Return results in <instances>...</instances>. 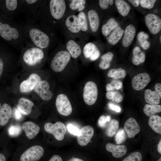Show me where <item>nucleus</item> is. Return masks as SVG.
<instances>
[{"mask_svg": "<svg viewBox=\"0 0 161 161\" xmlns=\"http://www.w3.org/2000/svg\"><path fill=\"white\" fill-rule=\"evenodd\" d=\"M71 58V55L66 50L58 51L51 61L50 64L51 69L57 72L62 71L69 62Z\"/></svg>", "mask_w": 161, "mask_h": 161, "instance_id": "nucleus-1", "label": "nucleus"}, {"mask_svg": "<svg viewBox=\"0 0 161 161\" xmlns=\"http://www.w3.org/2000/svg\"><path fill=\"white\" fill-rule=\"evenodd\" d=\"M44 57L42 49L37 47H32L27 49L23 55L24 62L30 66H35L40 62Z\"/></svg>", "mask_w": 161, "mask_h": 161, "instance_id": "nucleus-2", "label": "nucleus"}, {"mask_svg": "<svg viewBox=\"0 0 161 161\" xmlns=\"http://www.w3.org/2000/svg\"><path fill=\"white\" fill-rule=\"evenodd\" d=\"M30 37L35 46L40 49L47 48L50 43V38L47 34L36 28H32L29 32Z\"/></svg>", "mask_w": 161, "mask_h": 161, "instance_id": "nucleus-3", "label": "nucleus"}, {"mask_svg": "<svg viewBox=\"0 0 161 161\" xmlns=\"http://www.w3.org/2000/svg\"><path fill=\"white\" fill-rule=\"evenodd\" d=\"M49 10L52 18L55 20H61L66 11V5L64 0H51L49 1Z\"/></svg>", "mask_w": 161, "mask_h": 161, "instance_id": "nucleus-4", "label": "nucleus"}, {"mask_svg": "<svg viewBox=\"0 0 161 161\" xmlns=\"http://www.w3.org/2000/svg\"><path fill=\"white\" fill-rule=\"evenodd\" d=\"M44 129L47 132L52 134L58 140H63L66 132V127L63 123L58 121L55 123L50 122L46 123Z\"/></svg>", "mask_w": 161, "mask_h": 161, "instance_id": "nucleus-5", "label": "nucleus"}, {"mask_svg": "<svg viewBox=\"0 0 161 161\" xmlns=\"http://www.w3.org/2000/svg\"><path fill=\"white\" fill-rule=\"evenodd\" d=\"M97 86L94 82L89 81L85 85L83 97L85 103L88 105H92L96 102L98 96Z\"/></svg>", "mask_w": 161, "mask_h": 161, "instance_id": "nucleus-6", "label": "nucleus"}, {"mask_svg": "<svg viewBox=\"0 0 161 161\" xmlns=\"http://www.w3.org/2000/svg\"><path fill=\"white\" fill-rule=\"evenodd\" d=\"M55 105L58 113L63 116H68L72 112V108L70 100L64 94H61L57 96Z\"/></svg>", "mask_w": 161, "mask_h": 161, "instance_id": "nucleus-7", "label": "nucleus"}, {"mask_svg": "<svg viewBox=\"0 0 161 161\" xmlns=\"http://www.w3.org/2000/svg\"><path fill=\"white\" fill-rule=\"evenodd\" d=\"M44 153L43 148L40 145L31 147L24 151L21 155L20 161H38Z\"/></svg>", "mask_w": 161, "mask_h": 161, "instance_id": "nucleus-8", "label": "nucleus"}, {"mask_svg": "<svg viewBox=\"0 0 161 161\" xmlns=\"http://www.w3.org/2000/svg\"><path fill=\"white\" fill-rule=\"evenodd\" d=\"M145 22L150 32L153 34H157L161 29V19L153 13L147 14L145 18Z\"/></svg>", "mask_w": 161, "mask_h": 161, "instance_id": "nucleus-9", "label": "nucleus"}, {"mask_svg": "<svg viewBox=\"0 0 161 161\" xmlns=\"http://www.w3.org/2000/svg\"><path fill=\"white\" fill-rule=\"evenodd\" d=\"M50 85L46 80H41L36 84L33 90L43 100L47 101L52 97V93L49 90Z\"/></svg>", "mask_w": 161, "mask_h": 161, "instance_id": "nucleus-10", "label": "nucleus"}, {"mask_svg": "<svg viewBox=\"0 0 161 161\" xmlns=\"http://www.w3.org/2000/svg\"><path fill=\"white\" fill-rule=\"evenodd\" d=\"M0 35L7 41L17 40L19 36V32L16 28L11 27L7 23L3 24L0 22Z\"/></svg>", "mask_w": 161, "mask_h": 161, "instance_id": "nucleus-11", "label": "nucleus"}, {"mask_svg": "<svg viewBox=\"0 0 161 161\" xmlns=\"http://www.w3.org/2000/svg\"><path fill=\"white\" fill-rule=\"evenodd\" d=\"M40 76L36 73L31 74L26 80L22 81L20 84L19 89L23 93H27L33 90L38 82L41 81Z\"/></svg>", "mask_w": 161, "mask_h": 161, "instance_id": "nucleus-12", "label": "nucleus"}, {"mask_svg": "<svg viewBox=\"0 0 161 161\" xmlns=\"http://www.w3.org/2000/svg\"><path fill=\"white\" fill-rule=\"evenodd\" d=\"M94 133V129L90 126L87 125L82 127L80 129V134L77 136L78 144L81 146H85L90 141Z\"/></svg>", "mask_w": 161, "mask_h": 161, "instance_id": "nucleus-13", "label": "nucleus"}, {"mask_svg": "<svg viewBox=\"0 0 161 161\" xmlns=\"http://www.w3.org/2000/svg\"><path fill=\"white\" fill-rule=\"evenodd\" d=\"M151 80V77L146 72L140 73L133 78L132 85L136 90H140L144 88L149 83Z\"/></svg>", "mask_w": 161, "mask_h": 161, "instance_id": "nucleus-14", "label": "nucleus"}, {"mask_svg": "<svg viewBox=\"0 0 161 161\" xmlns=\"http://www.w3.org/2000/svg\"><path fill=\"white\" fill-rule=\"evenodd\" d=\"M124 129L127 136L129 138H133L140 131L139 125L136 120L133 118H128L125 122Z\"/></svg>", "mask_w": 161, "mask_h": 161, "instance_id": "nucleus-15", "label": "nucleus"}, {"mask_svg": "<svg viewBox=\"0 0 161 161\" xmlns=\"http://www.w3.org/2000/svg\"><path fill=\"white\" fill-rule=\"evenodd\" d=\"M65 24L67 30L72 33L77 34L81 31L78 17L75 14H71L67 17Z\"/></svg>", "mask_w": 161, "mask_h": 161, "instance_id": "nucleus-16", "label": "nucleus"}, {"mask_svg": "<svg viewBox=\"0 0 161 161\" xmlns=\"http://www.w3.org/2000/svg\"><path fill=\"white\" fill-rule=\"evenodd\" d=\"M83 53L85 57L92 61L96 60L100 55V52L96 46L92 42H88L84 45Z\"/></svg>", "mask_w": 161, "mask_h": 161, "instance_id": "nucleus-17", "label": "nucleus"}, {"mask_svg": "<svg viewBox=\"0 0 161 161\" xmlns=\"http://www.w3.org/2000/svg\"><path fill=\"white\" fill-rule=\"evenodd\" d=\"M22 127L26 137L30 140L33 139L37 135L40 129L38 125L30 121L23 123Z\"/></svg>", "mask_w": 161, "mask_h": 161, "instance_id": "nucleus-18", "label": "nucleus"}, {"mask_svg": "<svg viewBox=\"0 0 161 161\" xmlns=\"http://www.w3.org/2000/svg\"><path fill=\"white\" fill-rule=\"evenodd\" d=\"M87 19L91 30L93 32H96L98 30L100 24L98 13L94 9L89 10L87 13Z\"/></svg>", "mask_w": 161, "mask_h": 161, "instance_id": "nucleus-19", "label": "nucleus"}, {"mask_svg": "<svg viewBox=\"0 0 161 161\" xmlns=\"http://www.w3.org/2000/svg\"><path fill=\"white\" fill-rule=\"evenodd\" d=\"M136 32V28L133 24H129L126 27L122 40V44L124 47H127L131 44L135 36Z\"/></svg>", "mask_w": 161, "mask_h": 161, "instance_id": "nucleus-20", "label": "nucleus"}, {"mask_svg": "<svg viewBox=\"0 0 161 161\" xmlns=\"http://www.w3.org/2000/svg\"><path fill=\"white\" fill-rule=\"evenodd\" d=\"M106 150L111 152L115 158H119L124 155L127 151L126 146L124 145H116L111 143H107L106 146Z\"/></svg>", "mask_w": 161, "mask_h": 161, "instance_id": "nucleus-21", "label": "nucleus"}, {"mask_svg": "<svg viewBox=\"0 0 161 161\" xmlns=\"http://www.w3.org/2000/svg\"><path fill=\"white\" fill-rule=\"evenodd\" d=\"M34 105V103L30 100L21 98L18 100L17 107L20 113L27 115L31 113Z\"/></svg>", "mask_w": 161, "mask_h": 161, "instance_id": "nucleus-22", "label": "nucleus"}, {"mask_svg": "<svg viewBox=\"0 0 161 161\" xmlns=\"http://www.w3.org/2000/svg\"><path fill=\"white\" fill-rule=\"evenodd\" d=\"M66 49L72 58L76 59L80 55L81 47L76 41L72 39L69 40L66 44Z\"/></svg>", "mask_w": 161, "mask_h": 161, "instance_id": "nucleus-23", "label": "nucleus"}, {"mask_svg": "<svg viewBox=\"0 0 161 161\" xmlns=\"http://www.w3.org/2000/svg\"><path fill=\"white\" fill-rule=\"evenodd\" d=\"M12 114V110L11 106L7 103L3 104L0 110V126L6 124Z\"/></svg>", "mask_w": 161, "mask_h": 161, "instance_id": "nucleus-24", "label": "nucleus"}, {"mask_svg": "<svg viewBox=\"0 0 161 161\" xmlns=\"http://www.w3.org/2000/svg\"><path fill=\"white\" fill-rule=\"evenodd\" d=\"M160 97L155 91L149 89H146L144 92V98L146 103L150 104L157 105L160 102Z\"/></svg>", "mask_w": 161, "mask_h": 161, "instance_id": "nucleus-25", "label": "nucleus"}, {"mask_svg": "<svg viewBox=\"0 0 161 161\" xmlns=\"http://www.w3.org/2000/svg\"><path fill=\"white\" fill-rule=\"evenodd\" d=\"M132 62L134 65H139L143 63L145 59V53L138 47H135L132 50Z\"/></svg>", "mask_w": 161, "mask_h": 161, "instance_id": "nucleus-26", "label": "nucleus"}, {"mask_svg": "<svg viewBox=\"0 0 161 161\" xmlns=\"http://www.w3.org/2000/svg\"><path fill=\"white\" fill-rule=\"evenodd\" d=\"M124 32V30L121 27H117L110 33L108 38V42L111 45H115L121 38Z\"/></svg>", "mask_w": 161, "mask_h": 161, "instance_id": "nucleus-27", "label": "nucleus"}, {"mask_svg": "<svg viewBox=\"0 0 161 161\" xmlns=\"http://www.w3.org/2000/svg\"><path fill=\"white\" fill-rule=\"evenodd\" d=\"M118 23L113 18H109L107 22L103 24L101 28L103 34L107 36L112 32V30L118 26Z\"/></svg>", "mask_w": 161, "mask_h": 161, "instance_id": "nucleus-28", "label": "nucleus"}, {"mask_svg": "<svg viewBox=\"0 0 161 161\" xmlns=\"http://www.w3.org/2000/svg\"><path fill=\"white\" fill-rule=\"evenodd\" d=\"M148 124L155 132L161 134V117L158 115H154L150 117Z\"/></svg>", "mask_w": 161, "mask_h": 161, "instance_id": "nucleus-29", "label": "nucleus"}, {"mask_svg": "<svg viewBox=\"0 0 161 161\" xmlns=\"http://www.w3.org/2000/svg\"><path fill=\"white\" fill-rule=\"evenodd\" d=\"M114 2L120 14L123 17L127 16L131 10V7L128 4L123 0H115Z\"/></svg>", "mask_w": 161, "mask_h": 161, "instance_id": "nucleus-30", "label": "nucleus"}, {"mask_svg": "<svg viewBox=\"0 0 161 161\" xmlns=\"http://www.w3.org/2000/svg\"><path fill=\"white\" fill-rule=\"evenodd\" d=\"M114 56L113 54L111 52H108L102 55L99 64L100 68L104 70L109 68L110 65V62Z\"/></svg>", "mask_w": 161, "mask_h": 161, "instance_id": "nucleus-31", "label": "nucleus"}, {"mask_svg": "<svg viewBox=\"0 0 161 161\" xmlns=\"http://www.w3.org/2000/svg\"><path fill=\"white\" fill-rule=\"evenodd\" d=\"M106 134L109 137H113L116 133L119 126V122L116 119L110 120L106 126Z\"/></svg>", "mask_w": 161, "mask_h": 161, "instance_id": "nucleus-32", "label": "nucleus"}, {"mask_svg": "<svg viewBox=\"0 0 161 161\" xmlns=\"http://www.w3.org/2000/svg\"><path fill=\"white\" fill-rule=\"evenodd\" d=\"M143 112L148 117H151L161 111V105L157 104H146L144 108Z\"/></svg>", "mask_w": 161, "mask_h": 161, "instance_id": "nucleus-33", "label": "nucleus"}, {"mask_svg": "<svg viewBox=\"0 0 161 161\" xmlns=\"http://www.w3.org/2000/svg\"><path fill=\"white\" fill-rule=\"evenodd\" d=\"M86 4L85 0H72L70 1L69 7L72 10L80 12L84 10Z\"/></svg>", "mask_w": 161, "mask_h": 161, "instance_id": "nucleus-34", "label": "nucleus"}, {"mask_svg": "<svg viewBox=\"0 0 161 161\" xmlns=\"http://www.w3.org/2000/svg\"><path fill=\"white\" fill-rule=\"evenodd\" d=\"M137 38L141 47L145 50L148 49L150 47V42L148 41L149 38L148 35L143 31L139 32Z\"/></svg>", "mask_w": 161, "mask_h": 161, "instance_id": "nucleus-35", "label": "nucleus"}, {"mask_svg": "<svg viewBox=\"0 0 161 161\" xmlns=\"http://www.w3.org/2000/svg\"><path fill=\"white\" fill-rule=\"evenodd\" d=\"M107 75L108 77L118 79L125 78L126 76V73L124 69L120 68L109 70Z\"/></svg>", "mask_w": 161, "mask_h": 161, "instance_id": "nucleus-36", "label": "nucleus"}, {"mask_svg": "<svg viewBox=\"0 0 161 161\" xmlns=\"http://www.w3.org/2000/svg\"><path fill=\"white\" fill-rule=\"evenodd\" d=\"M80 25L81 31L86 32L88 29V21L86 15L83 11L79 12L77 16Z\"/></svg>", "mask_w": 161, "mask_h": 161, "instance_id": "nucleus-37", "label": "nucleus"}, {"mask_svg": "<svg viewBox=\"0 0 161 161\" xmlns=\"http://www.w3.org/2000/svg\"><path fill=\"white\" fill-rule=\"evenodd\" d=\"M122 82L118 80H114L106 86V89L108 92L112 91L114 89L119 90L122 88Z\"/></svg>", "mask_w": 161, "mask_h": 161, "instance_id": "nucleus-38", "label": "nucleus"}, {"mask_svg": "<svg viewBox=\"0 0 161 161\" xmlns=\"http://www.w3.org/2000/svg\"><path fill=\"white\" fill-rule=\"evenodd\" d=\"M115 138L117 144H120L123 142L127 138L126 133L125 130L123 129L118 130L116 133Z\"/></svg>", "mask_w": 161, "mask_h": 161, "instance_id": "nucleus-39", "label": "nucleus"}, {"mask_svg": "<svg viewBox=\"0 0 161 161\" xmlns=\"http://www.w3.org/2000/svg\"><path fill=\"white\" fill-rule=\"evenodd\" d=\"M142 155L139 152H135L130 154L122 161H141Z\"/></svg>", "mask_w": 161, "mask_h": 161, "instance_id": "nucleus-40", "label": "nucleus"}, {"mask_svg": "<svg viewBox=\"0 0 161 161\" xmlns=\"http://www.w3.org/2000/svg\"><path fill=\"white\" fill-rule=\"evenodd\" d=\"M21 131V126L18 125H12L10 126L8 129V133L12 137H16L18 135Z\"/></svg>", "mask_w": 161, "mask_h": 161, "instance_id": "nucleus-41", "label": "nucleus"}, {"mask_svg": "<svg viewBox=\"0 0 161 161\" xmlns=\"http://www.w3.org/2000/svg\"><path fill=\"white\" fill-rule=\"evenodd\" d=\"M156 1V0H141L140 4L142 7L150 9L153 7Z\"/></svg>", "mask_w": 161, "mask_h": 161, "instance_id": "nucleus-42", "label": "nucleus"}, {"mask_svg": "<svg viewBox=\"0 0 161 161\" xmlns=\"http://www.w3.org/2000/svg\"><path fill=\"white\" fill-rule=\"evenodd\" d=\"M111 120V117L109 115H102L99 118L98 121V124L100 127L104 128L106 126L107 123Z\"/></svg>", "mask_w": 161, "mask_h": 161, "instance_id": "nucleus-43", "label": "nucleus"}, {"mask_svg": "<svg viewBox=\"0 0 161 161\" xmlns=\"http://www.w3.org/2000/svg\"><path fill=\"white\" fill-rule=\"evenodd\" d=\"M5 4L7 8L10 11H14L17 8L18 1L16 0H6Z\"/></svg>", "mask_w": 161, "mask_h": 161, "instance_id": "nucleus-44", "label": "nucleus"}, {"mask_svg": "<svg viewBox=\"0 0 161 161\" xmlns=\"http://www.w3.org/2000/svg\"><path fill=\"white\" fill-rule=\"evenodd\" d=\"M114 2L113 0H100L99 1V5L102 9L106 10L108 8L109 5H113Z\"/></svg>", "mask_w": 161, "mask_h": 161, "instance_id": "nucleus-45", "label": "nucleus"}, {"mask_svg": "<svg viewBox=\"0 0 161 161\" xmlns=\"http://www.w3.org/2000/svg\"><path fill=\"white\" fill-rule=\"evenodd\" d=\"M67 128L71 134L77 136L79 135L80 130L75 126L72 124H69L67 126Z\"/></svg>", "mask_w": 161, "mask_h": 161, "instance_id": "nucleus-46", "label": "nucleus"}, {"mask_svg": "<svg viewBox=\"0 0 161 161\" xmlns=\"http://www.w3.org/2000/svg\"><path fill=\"white\" fill-rule=\"evenodd\" d=\"M123 97L122 95L119 92L115 91V93L112 101L117 103L121 102L123 100Z\"/></svg>", "mask_w": 161, "mask_h": 161, "instance_id": "nucleus-47", "label": "nucleus"}, {"mask_svg": "<svg viewBox=\"0 0 161 161\" xmlns=\"http://www.w3.org/2000/svg\"><path fill=\"white\" fill-rule=\"evenodd\" d=\"M108 106L110 109L115 111L116 112H120L121 111V109L119 106L114 105L112 103H109Z\"/></svg>", "mask_w": 161, "mask_h": 161, "instance_id": "nucleus-48", "label": "nucleus"}, {"mask_svg": "<svg viewBox=\"0 0 161 161\" xmlns=\"http://www.w3.org/2000/svg\"><path fill=\"white\" fill-rule=\"evenodd\" d=\"M155 91L161 97V83H156L154 86Z\"/></svg>", "mask_w": 161, "mask_h": 161, "instance_id": "nucleus-49", "label": "nucleus"}, {"mask_svg": "<svg viewBox=\"0 0 161 161\" xmlns=\"http://www.w3.org/2000/svg\"><path fill=\"white\" fill-rule=\"evenodd\" d=\"M115 93V91L108 92L106 94V98L109 100H112L113 98Z\"/></svg>", "mask_w": 161, "mask_h": 161, "instance_id": "nucleus-50", "label": "nucleus"}, {"mask_svg": "<svg viewBox=\"0 0 161 161\" xmlns=\"http://www.w3.org/2000/svg\"><path fill=\"white\" fill-rule=\"evenodd\" d=\"M48 161H63L61 157L58 155H53Z\"/></svg>", "mask_w": 161, "mask_h": 161, "instance_id": "nucleus-51", "label": "nucleus"}, {"mask_svg": "<svg viewBox=\"0 0 161 161\" xmlns=\"http://www.w3.org/2000/svg\"><path fill=\"white\" fill-rule=\"evenodd\" d=\"M128 1L135 7L138 6L140 3V0H129Z\"/></svg>", "mask_w": 161, "mask_h": 161, "instance_id": "nucleus-52", "label": "nucleus"}, {"mask_svg": "<svg viewBox=\"0 0 161 161\" xmlns=\"http://www.w3.org/2000/svg\"><path fill=\"white\" fill-rule=\"evenodd\" d=\"M4 63L2 59L0 58V78L1 77L3 71Z\"/></svg>", "mask_w": 161, "mask_h": 161, "instance_id": "nucleus-53", "label": "nucleus"}, {"mask_svg": "<svg viewBox=\"0 0 161 161\" xmlns=\"http://www.w3.org/2000/svg\"><path fill=\"white\" fill-rule=\"evenodd\" d=\"M15 117L16 119H19L21 118V115L20 112L18 110L16 109L15 112Z\"/></svg>", "mask_w": 161, "mask_h": 161, "instance_id": "nucleus-54", "label": "nucleus"}, {"mask_svg": "<svg viewBox=\"0 0 161 161\" xmlns=\"http://www.w3.org/2000/svg\"><path fill=\"white\" fill-rule=\"evenodd\" d=\"M0 161H6V158L5 155L0 153Z\"/></svg>", "mask_w": 161, "mask_h": 161, "instance_id": "nucleus-55", "label": "nucleus"}, {"mask_svg": "<svg viewBox=\"0 0 161 161\" xmlns=\"http://www.w3.org/2000/svg\"><path fill=\"white\" fill-rule=\"evenodd\" d=\"M67 161H84L83 160L79 158L72 157L69 159Z\"/></svg>", "mask_w": 161, "mask_h": 161, "instance_id": "nucleus-56", "label": "nucleus"}, {"mask_svg": "<svg viewBox=\"0 0 161 161\" xmlns=\"http://www.w3.org/2000/svg\"><path fill=\"white\" fill-rule=\"evenodd\" d=\"M157 151L159 153L161 154V140H160L158 145L157 148Z\"/></svg>", "mask_w": 161, "mask_h": 161, "instance_id": "nucleus-57", "label": "nucleus"}, {"mask_svg": "<svg viewBox=\"0 0 161 161\" xmlns=\"http://www.w3.org/2000/svg\"><path fill=\"white\" fill-rule=\"evenodd\" d=\"M26 1L29 4H32L36 2L37 1L35 0H27L25 1Z\"/></svg>", "mask_w": 161, "mask_h": 161, "instance_id": "nucleus-58", "label": "nucleus"}, {"mask_svg": "<svg viewBox=\"0 0 161 161\" xmlns=\"http://www.w3.org/2000/svg\"><path fill=\"white\" fill-rule=\"evenodd\" d=\"M160 43H161V35L160 36Z\"/></svg>", "mask_w": 161, "mask_h": 161, "instance_id": "nucleus-59", "label": "nucleus"}, {"mask_svg": "<svg viewBox=\"0 0 161 161\" xmlns=\"http://www.w3.org/2000/svg\"><path fill=\"white\" fill-rule=\"evenodd\" d=\"M157 161H161V158L160 157Z\"/></svg>", "mask_w": 161, "mask_h": 161, "instance_id": "nucleus-60", "label": "nucleus"}, {"mask_svg": "<svg viewBox=\"0 0 161 161\" xmlns=\"http://www.w3.org/2000/svg\"><path fill=\"white\" fill-rule=\"evenodd\" d=\"M1 103H0V110L1 108Z\"/></svg>", "mask_w": 161, "mask_h": 161, "instance_id": "nucleus-61", "label": "nucleus"}]
</instances>
